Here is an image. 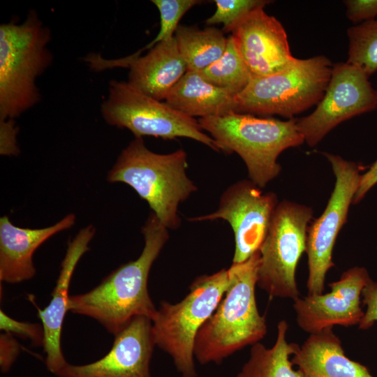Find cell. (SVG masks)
I'll use <instances>...</instances> for the list:
<instances>
[{
	"mask_svg": "<svg viewBox=\"0 0 377 377\" xmlns=\"http://www.w3.org/2000/svg\"><path fill=\"white\" fill-rule=\"evenodd\" d=\"M142 233L145 245L139 257L117 267L91 290L71 295L68 311L96 320L113 335L135 317L152 320L157 308L149 293V275L169 234L152 212Z\"/></svg>",
	"mask_w": 377,
	"mask_h": 377,
	"instance_id": "obj_1",
	"label": "cell"
},
{
	"mask_svg": "<svg viewBox=\"0 0 377 377\" xmlns=\"http://www.w3.org/2000/svg\"><path fill=\"white\" fill-rule=\"evenodd\" d=\"M259 264L258 251L228 269V287L195 340L194 357L200 364H219L266 335V319L259 313L256 300Z\"/></svg>",
	"mask_w": 377,
	"mask_h": 377,
	"instance_id": "obj_2",
	"label": "cell"
},
{
	"mask_svg": "<svg viewBox=\"0 0 377 377\" xmlns=\"http://www.w3.org/2000/svg\"><path fill=\"white\" fill-rule=\"evenodd\" d=\"M187 168L183 149L158 154L146 147L142 138H135L120 153L107 180L131 186L165 228L176 230L181 225L179 205L198 190Z\"/></svg>",
	"mask_w": 377,
	"mask_h": 377,
	"instance_id": "obj_3",
	"label": "cell"
},
{
	"mask_svg": "<svg viewBox=\"0 0 377 377\" xmlns=\"http://www.w3.org/2000/svg\"><path fill=\"white\" fill-rule=\"evenodd\" d=\"M198 121L219 145L221 151L235 152L241 157L249 179L260 188L280 174L281 166L277 162L280 154L304 142L294 118L281 121L232 112Z\"/></svg>",
	"mask_w": 377,
	"mask_h": 377,
	"instance_id": "obj_4",
	"label": "cell"
},
{
	"mask_svg": "<svg viewBox=\"0 0 377 377\" xmlns=\"http://www.w3.org/2000/svg\"><path fill=\"white\" fill-rule=\"evenodd\" d=\"M50 31L35 13L0 26V119L20 116L40 100L38 77L50 66Z\"/></svg>",
	"mask_w": 377,
	"mask_h": 377,
	"instance_id": "obj_5",
	"label": "cell"
},
{
	"mask_svg": "<svg viewBox=\"0 0 377 377\" xmlns=\"http://www.w3.org/2000/svg\"><path fill=\"white\" fill-rule=\"evenodd\" d=\"M229 284L228 269L197 277L180 302L161 301L151 320L158 346L172 358L182 377H197L194 343L196 336L213 313Z\"/></svg>",
	"mask_w": 377,
	"mask_h": 377,
	"instance_id": "obj_6",
	"label": "cell"
},
{
	"mask_svg": "<svg viewBox=\"0 0 377 377\" xmlns=\"http://www.w3.org/2000/svg\"><path fill=\"white\" fill-rule=\"evenodd\" d=\"M332 66L323 55L296 58L279 73L253 77L235 96V112L293 119L319 103L330 82Z\"/></svg>",
	"mask_w": 377,
	"mask_h": 377,
	"instance_id": "obj_7",
	"label": "cell"
},
{
	"mask_svg": "<svg viewBox=\"0 0 377 377\" xmlns=\"http://www.w3.org/2000/svg\"><path fill=\"white\" fill-rule=\"evenodd\" d=\"M101 110L108 124L127 128L135 138H187L221 151L219 145L204 132L198 120L145 94L128 82H110Z\"/></svg>",
	"mask_w": 377,
	"mask_h": 377,
	"instance_id": "obj_8",
	"label": "cell"
},
{
	"mask_svg": "<svg viewBox=\"0 0 377 377\" xmlns=\"http://www.w3.org/2000/svg\"><path fill=\"white\" fill-rule=\"evenodd\" d=\"M313 215V209L305 205L287 200L279 202L258 251L257 286L271 298L299 297L296 269L306 251Z\"/></svg>",
	"mask_w": 377,
	"mask_h": 377,
	"instance_id": "obj_9",
	"label": "cell"
},
{
	"mask_svg": "<svg viewBox=\"0 0 377 377\" xmlns=\"http://www.w3.org/2000/svg\"><path fill=\"white\" fill-rule=\"evenodd\" d=\"M323 154L331 164L335 183L324 212L309 224L307 230L308 295L322 294L325 289L326 274L334 265L332 257L335 242L346 223L361 177L360 166L356 163L337 154Z\"/></svg>",
	"mask_w": 377,
	"mask_h": 377,
	"instance_id": "obj_10",
	"label": "cell"
},
{
	"mask_svg": "<svg viewBox=\"0 0 377 377\" xmlns=\"http://www.w3.org/2000/svg\"><path fill=\"white\" fill-rule=\"evenodd\" d=\"M360 68L347 62L332 66L325 94L309 115L297 126L310 147L318 144L337 125L377 108V89Z\"/></svg>",
	"mask_w": 377,
	"mask_h": 377,
	"instance_id": "obj_11",
	"label": "cell"
},
{
	"mask_svg": "<svg viewBox=\"0 0 377 377\" xmlns=\"http://www.w3.org/2000/svg\"><path fill=\"white\" fill-rule=\"evenodd\" d=\"M279 202L275 193L263 192L250 179H242L223 192L216 211L188 221H226L235 237L232 263H239L259 251Z\"/></svg>",
	"mask_w": 377,
	"mask_h": 377,
	"instance_id": "obj_12",
	"label": "cell"
},
{
	"mask_svg": "<svg viewBox=\"0 0 377 377\" xmlns=\"http://www.w3.org/2000/svg\"><path fill=\"white\" fill-rule=\"evenodd\" d=\"M370 279L365 267L355 266L329 284L330 293L297 297L293 303L297 325L312 334L334 325L359 324L364 316L362 293Z\"/></svg>",
	"mask_w": 377,
	"mask_h": 377,
	"instance_id": "obj_13",
	"label": "cell"
},
{
	"mask_svg": "<svg viewBox=\"0 0 377 377\" xmlns=\"http://www.w3.org/2000/svg\"><path fill=\"white\" fill-rule=\"evenodd\" d=\"M156 346L151 320L133 318L114 339L109 352L98 360L84 364L67 363L58 377H151L150 364Z\"/></svg>",
	"mask_w": 377,
	"mask_h": 377,
	"instance_id": "obj_14",
	"label": "cell"
},
{
	"mask_svg": "<svg viewBox=\"0 0 377 377\" xmlns=\"http://www.w3.org/2000/svg\"><path fill=\"white\" fill-rule=\"evenodd\" d=\"M87 63L93 71L129 68L128 82L158 101L165 100L171 89L188 71L175 37L157 43L144 54L108 59L91 54Z\"/></svg>",
	"mask_w": 377,
	"mask_h": 377,
	"instance_id": "obj_15",
	"label": "cell"
},
{
	"mask_svg": "<svg viewBox=\"0 0 377 377\" xmlns=\"http://www.w3.org/2000/svg\"><path fill=\"white\" fill-rule=\"evenodd\" d=\"M231 36L253 78L279 73L296 59L283 25L264 8L246 15Z\"/></svg>",
	"mask_w": 377,
	"mask_h": 377,
	"instance_id": "obj_16",
	"label": "cell"
},
{
	"mask_svg": "<svg viewBox=\"0 0 377 377\" xmlns=\"http://www.w3.org/2000/svg\"><path fill=\"white\" fill-rule=\"evenodd\" d=\"M95 232L92 225L87 226L69 242L51 300L45 308L38 311L44 332L45 364L47 369L55 375L68 363L62 353L61 336L66 313L69 311L68 289L71 278L79 260L89 251V244Z\"/></svg>",
	"mask_w": 377,
	"mask_h": 377,
	"instance_id": "obj_17",
	"label": "cell"
},
{
	"mask_svg": "<svg viewBox=\"0 0 377 377\" xmlns=\"http://www.w3.org/2000/svg\"><path fill=\"white\" fill-rule=\"evenodd\" d=\"M76 216L69 214L54 225L43 228H21L7 216L0 219V281L15 284L32 279L36 270L33 256L54 235L71 228Z\"/></svg>",
	"mask_w": 377,
	"mask_h": 377,
	"instance_id": "obj_18",
	"label": "cell"
},
{
	"mask_svg": "<svg viewBox=\"0 0 377 377\" xmlns=\"http://www.w3.org/2000/svg\"><path fill=\"white\" fill-rule=\"evenodd\" d=\"M302 377H374L364 365L349 359L332 327L310 334L291 357Z\"/></svg>",
	"mask_w": 377,
	"mask_h": 377,
	"instance_id": "obj_19",
	"label": "cell"
},
{
	"mask_svg": "<svg viewBox=\"0 0 377 377\" xmlns=\"http://www.w3.org/2000/svg\"><path fill=\"white\" fill-rule=\"evenodd\" d=\"M235 95L205 80L198 71H187L171 89L165 103L190 117H218L235 112Z\"/></svg>",
	"mask_w": 377,
	"mask_h": 377,
	"instance_id": "obj_20",
	"label": "cell"
},
{
	"mask_svg": "<svg viewBox=\"0 0 377 377\" xmlns=\"http://www.w3.org/2000/svg\"><path fill=\"white\" fill-rule=\"evenodd\" d=\"M287 330L288 323L282 320L277 324L276 339L271 348L260 342L252 345L249 357L236 377H302L291 362L298 345L287 342Z\"/></svg>",
	"mask_w": 377,
	"mask_h": 377,
	"instance_id": "obj_21",
	"label": "cell"
},
{
	"mask_svg": "<svg viewBox=\"0 0 377 377\" xmlns=\"http://www.w3.org/2000/svg\"><path fill=\"white\" fill-rule=\"evenodd\" d=\"M174 37L188 71H201L223 54L227 39L223 31L179 25Z\"/></svg>",
	"mask_w": 377,
	"mask_h": 377,
	"instance_id": "obj_22",
	"label": "cell"
},
{
	"mask_svg": "<svg viewBox=\"0 0 377 377\" xmlns=\"http://www.w3.org/2000/svg\"><path fill=\"white\" fill-rule=\"evenodd\" d=\"M199 73L209 82L235 96L253 79L231 35L221 57Z\"/></svg>",
	"mask_w": 377,
	"mask_h": 377,
	"instance_id": "obj_23",
	"label": "cell"
},
{
	"mask_svg": "<svg viewBox=\"0 0 377 377\" xmlns=\"http://www.w3.org/2000/svg\"><path fill=\"white\" fill-rule=\"evenodd\" d=\"M347 63L369 77L377 71V17L350 27Z\"/></svg>",
	"mask_w": 377,
	"mask_h": 377,
	"instance_id": "obj_24",
	"label": "cell"
},
{
	"mask_svg": "<svg viewBox=\"0 0 377 377\" xmlns=\"http://www.w3.org/2000/svg\"><path fill=\"white\" fill-rule=\"evenodd\" d=\"M160 13V29L149 44L137 51L141 54L145 50H149L155 45L172 38L179 26V22L184 15L192 7L202 1L198 0H152Z\"/></svg>",
	"mask_w": 377,
	"mask_h": 377,
	"instance_id": "obj_25",
	"label": "cell"
},
{
	"mask_svg": "<svg viewBox=\"0 0 377 377\" xmlns=\"http://www.w3.org/2000/svg\"><path fill=\"white\" fill-rule=\"evenodd\" d=\"M216 9L205 23L222 24L223 31L230 32L251 12L272 2L267 0H214Z\"/></svg>",
	"mask_w": 377,
	"mask_h": 377,
	"instance_id": "obj_26",
	"label": "cell"
},
{
	"mask_svg": "<svg viewBox=\"0 0 377 377\" xmlns=\"http://www.w3.org/2000/svg\"><path fill=\"white\" fill-rule=\"evenodd\" d=\"M0 329L13 336L29 340L34 346H43L44 332L40 324L18 321L1 309Z\"/></svg>",
	"mask_w": 377,
	"mask_h": 377,
	"instance_id": "obj_27",
	"label": "cell"
},
{
	"mask_svg": "<svg viewBox=\"0 0 377 377\" xmlns=\"http://www.w3.org/2000/svg\"><path fill=\"white\" fill-rule=\"evenodd\" d=\"M346 17L357 24L377 17V0H346Z\"/></svg>",
	"mask_w": 377,
	"mask_h": 377,
	"instance_id": "obj_28",
	"label": "cell"
},
{
	"mask_svg": "<svg viewBox=\"0 0 377 377\" xmlns=\"http://www.w3.org/2000/svg\"><path fill=\"white\" fill-rule=\"evenodd\" d=\"M362 299L366 311L358 324L359 329L367 330L377 322V281L371 279L369 281L362 290Z\"/></svg>",
	"mask_w": 377,
	"mask_h": 377,
	"instance_id": "obj_29",
	"label": "cell"
},
{
	"mask_svg": "<svg viewBox=\"0 0 377 377\" xmlns=\"http://www.w3.org/2000/svg\"><path fill=\"white\" fill-rule=\"evenodd\" d=\"M17 128L13 119H0V153L3 156H15L20 153L17 145Z\"/></svg>",
	"mask_w": 377,
	"mask_h": 377,
	"instance_id": "obj_30",
	"label": "cell"
},
{
	"mask_svg": "<svg viewBox=\"0 0 377 377\" xmlns=\"http://www.w3.org/2000/svg\"><path fill=\"white\" fill-rule=\"evenodd\" d=\"M20 352V346L9 333L0 335V367L3 373L8 372Z\"/></svg>",
	"mask_w": 377,
	"mask_h": 377,
	"instance_id": "obj_31",
	"label": "cell"
},
{
	"mask_svg": "<svg viewBox=\"0 0 377 377\" xmlns=\"http://www.w3.org/2000/svg\"><path fill=\"white\" fill-rule=\"evenodd\" d=\"M377 184V160L373 163L363 175H361L357 191L355 195L353 205L362 201L371 188Z\"/></svg>",
	"mask_w": 377,
	"mask_h": 377,
	"instance_id": "obj_32",
	"label": "cell"
}]
</instances>
